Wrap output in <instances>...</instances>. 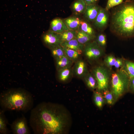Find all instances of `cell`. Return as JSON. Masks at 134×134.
I'll return each mask as SVG.
<instances>
[{
	"label": "cell",
	"instance_id": "cell-1",
	"mask_svg": "<svg viewBox=\"0 0 134 134\" xmlns=\"http://www.w3.org/2000/svg\"><path fill=\"white\" fill-rule=\"evenodd\" d=\"M30 123L35 134H66L69 133L72 119L63 105L43 102L32 110Z\"/></svg>",
	"mask_w": 134,
	"mask_h": 134
},
{
	"label": "cell",
	"instance_id": "cell-2",
	"mask_svg": "<svg viewBox=\"0 0 134 134\" xmlns=\"http://www.w3.org/2000/svg\"><path fill=\"white\" fill-rule=\"evenodd\" d=\"M111 31L123 38L134 37V1L126 0L118 5L112 13Z\"/></svg>",
	"mask_w": 134,
	"mask_h": 134
},
{
	"label": "cell",
	"instance_id": "cell-3",
	"mask_svg": "<svg viewBox=\"0 0 134 134\" xmlns=\"http://www.w3.org/2000/svg\"><path fill=\"white\" fill-rule=\"evenodd\" d=\"M33 98L27 91L21 88L9 89L1 93L0 104L5 110L26 112L32 108Z\"/></svg>",
	"mask_w": 134,
	"mask_h": 134
},
{
	"label": "cell",
	"instance_id": "cell-4",
	"mask_svg": "<svg viewBox=\"0 0 134 134\" xmlns=\"http://www.w3.org/2000/svg\"><path fill=\"white\" fill-rule=\"evenodd\" d=\"M111 79L112 92L117 98L129 88L130 79L121 68L112 73Z\"/></svg>",
	"mask_w": 134,
	"mask_h": 134
},
{
	"label": "cell",
	"instance_id": "cell-5",
	"mask_svg": "<svg viewBox=\"0 0 134 134\" xmlns=\"http://www.w3.org/2000/svg\"><path fill=\"white\" fill-rule=\"evenodd\" d=\"M111 70L104 64L95 66L92 69V72L97 82L98 91L103 92L108 89L112 74Z\"/></svg>",
	"mask_w": 134,
	"mask_h": 134
},
{
	"label": "cell",
	"instance_id": "cell-6",
	"mask_svg": "<svg viewBox=\"0 0 134 134\" xmlns=\"http://www.w3.org/2000/svg\"><path fill=\"white\" fill-rule=\"evenodd\" d=\"M104 53V49L98 45L96 41H92L84 45L83 53L89 62L98 60L103 56Z\"/></svg>",
	"mask_w": 134,
	"mask_h": 134
},
{
	"label": "cell",
	"instance_id": "cell-7",
	"mask_svg": "<svg viewBox=\"0 0 134 134\" xmlns=\"http://www.w3.org/2000/svg\"><path fill=\"white\" fill-rule=\"evenodd\" d=\"M42 39L45 45L50 49L61 45L62 43L60 34L50 30L43 34Z\"/></svg>",
	"mask_w": 134,
	"mask_h": 134
},
{
	"label": "cell",
	"instance_id": "cell-8",
	"mask_svg": "<svg viewBox=\"0 0 134 134\" xmlns=\"http://www.w3.org/2000/svg\"><path fill=\"white\" fill-rule=\"evenodd\" d=\"M11 128L13 134H29L30 133L27 120L24 116L18 118L13 121L11 125Z\"/></svg>",
	"mask_w": 134,
	"mask_h": 134
},
{
	"label": "cell",
	"instance_id": "cell-9",
	"mask_svg": "<svg viewBox=\"0 0 134 134\" xmlns=\"http://www.w3.org/2000/svg\"><path fill=\"white\" fill-rule=\"evenodd\" d=\"M109 15L108 11L100 7L97 16L94 22V25L98 29L103 30L108 25Z\"/></svg>",
	"mask_w": 134,
	"mask_h": 134
},
{
	"label": "cell",
	"instance_id": "cell-10",
	"mask_svg": "<svg viewBox=\"0 0 134 134\" xmlns=\"http://www.w3.org/2000/svg\"><path fill=\"white\" fill-rule=\"evenodd\" d=\"M72 70L74 75L80 78L83 79L88 72L86 62L82 59L75 62Z\"/></svg>",
	"mask_w": 134,
	"mask_h": 134
},
{
	"label": "cell",
	"instance_id": "cell-11",
	"mask_svg": "<svg viewBox=\"0 0 134 134\" xmlns=\"http://www.w3.org/2000/svg\"><path fill=\"white\" fill-rule=\"evenodd\" d=\"M50 28V30L60 34L69 30L64 20L59 18L54 19L51 21Z\"/></svg>",
	"mask_w": 134,
	"mask_h": 134
},
{
	"label": "cell",
	"instance_id": "cell-12",
	"mask_svg": "<svg viewBox=\"0 0 134 134\" xmlns=\"http://www.w3.org/2000/svg\"><path fill=\"white\" fill-rule=\"evenodd\" d=\"M61 45L76 51L80 55L83 53L84 46V45L79 43L76 37L69 41L62 43Z\"/></svg>",
	"mask_w": 134,
	"mask_h": 134
},
{
	"label": "cell",
	"instance_id": "cell-13",
	"mask_svg": "<svg viewBox=\"0 0 134 134\" xmlns=\"http://www.w3.org/2000/svg\"><path fill=\"white\" fill-rule=\"evenodd\" d=\"M100 7L96 4L87 5L84 13L86 19L90 22H94L98 14Z\"/></svg>",
	"mask_w": 134,
	"mask_h": 134
},
{
	"label": "cell",
	"instance_id": "cell-14",
	"mask_svg": "<svg viewBox=\"0 0 134 134\" xmlns=\"http://www.w3.org/2000/svg\"><path fill=\"white\" fill-rule=\"evenodd\" d=\"M71 67H67L57 70V77L60 81L65 82L70 79L73 74L72 69Z\"/></svg>",
	"mask_w": 134,
	"mask_h": 134
},
{
	"label": "cell",
	"instance_id": "cell-15",
	"mask_svg": "<svg viewBox=\"0 0 134 134\" xmlns=\"http://www.w3.org/2000/svg\"><path fill=\"white\" fill-rule=\"evenodd\" d=\"M83 79L87 86L91 90L97 89L98 84L96 79L92 72H88Z\"/></svg>",
	"mask_w": 134,
	"mask_h": 134
},
{
	"label": "cell",
	"instance_id": "cell-16",
	"mask_svg": "<svg viewBox=\"0 0 134 134\" xmlns=\"http://www.w3.org/2000/svg\"><path fill=\"white\" fill-rule=\"evenodd\" d=\"M87 6L84 0H76L73 3L71 8L75 14L79 15L84 13Z\"/></svg>",
	"mask_w": 134,
	"mask_h": 134
},
{
	"label": "cell",
	"instance_id": "cell-17",
	"mask_svg": "<svg viewBox=\"0 0 134 134\" xmlns=\"http://www.w3.org/2000/svg\"><path fill=\"white\" fill-rule=\"evenodd\" d=\"M55 60L57 70L67 67H71L74 62L66 55Z\"/></svg>",
	"mask_w": 134,
	"mask_h": 134
},
{
	"label": "cell",
	"instance_id": "cell-18",
	"mask_svg": "<svg viewBox=\"0 0 134 134\" xmlns=\"http://www.w3.org/2000/svg\"><path fill=\"white\" fill-rule=\"evenodd\" d=\"M64 21L69 30L76 31L79 27L81 20L78 17H71Z\"/></svg>",
	"mask_w": 134,
	"mask_h": 134
},
{
	"label": "cell",
	"instance_id": "cell-19",
	"mask_svg": "<svg viewBox=\"0 0 134 134\" xmlns=\"http://www.w3.org/2000/svg\"><path fill=\"white\" fill-rule=\"evenodd\" d=\"M95 37L81 31L77 32L76 36L79 42L84 45L92 41Z\"/></svg>",
	"mask_w": 134,
	"mask_h": 134
},
{
	"label": "cell",
	"instance_id": "cell-20",
	"mask_svg": "<svg viewBox=\"0 0 134 134\" xmlns=\"http://www.w3.org/2000/svg\"><path fill=\"white\" fill-rule=\"evenodd\" d=\"M122 69L126 73L130 79L134 77V62L124 59V65Z\"/></svg>",
	"mask_w": 134,
	"mask_h": 134
},
{
	"label": "cell",
	"instance_id": "cell-21",
	"mask_svg": "<svg viewBox=\"0 0 134 134\" xmlns=\"http://www.w3.org/2000/svg\"><path fill=\"white\" fill-rule=\"evenodd\" d=\"M5 111L3 109L0 111V134H6L9 133L7 128L8 121L4 114Z\"/></svg>",
	"mask_w": 134,
	"mask_h": 134
},
{
	"label": "cell",
	"instance_id": "cell-22",
	"mask_svg": "<svg viewBox=\"0 0 134 134\" xmlns=\"http://www.w3.org/2000/svg\"><path fill=\"white\" fill-rule=\"evenodd\" d=\"M77 32L75 30H69L60 34L62 43L69 41L76 37Z\"/></svg>",
	"mask_w": 134,
	"mask_h": 134
},
{
	"label": "cell",
	"instance_id": "cell-23",
	"mask_svg": "<svg viewBox=\"0 0 134 134\" xmlns=\"http://www.w3.org/2000/svg\"><path fill=\"white\" fill-rule=\"evenodd\" d=\"M65 55L73 62H76L81 55L78 52L73 50L69 48L63 47Z\"/></svg>",
	"mask_w": 134,
	"mask_h": 134
},
{
	"label": "cell",
	"instance_id": "cell-24",
	"mask_svg": "<svg viewBox=\"0 0 134 134\" xmlns=\"http://www.w3.org/2000/svg\"><path fill=\"white\" fill-rule=\"evenodd\" d=\"M79 27L81 31L91 36L95 37V33L94 29L87 22L81 20Z\"/></svg>",
	"mask_w": 134,
	"mask_h": 134
},
{
	"label": "cell",
	"instance_id": "cell-25",
	"mask_svg": "<svg viewBox=\"0 0 134 134\" xmlns=\"http://www.w3.org/2000/svg\"><path fill=\"white\" fill-rule=\"evenodd\" d=\"M93 99L96 106L99 108H101L104 103V99L103 96L100 92L97 90L94 92Z\"/></svg>",
	"mask_w": 134,
	"mask_h": 134
},
{
	"label": "cell",
	"instance_id": "cell-26",
	"mask_svg": "<svg viewBox=\"0 0 134 134\" xmlns=\"http://www.w3.org/2000/svg\"><path fill=\"white\" fill-rule=\"evenodd\" d=\"M50 49L52 55L55 60L66 55L63 47L61 45L56 46Z\"/></svg>",
	"mask_w": 134,
	"mask_h": 134
},
{
	"label": "cell",
	"instance_id": "cell-27",
	"mask_svg": "<svg viewBox=\"0 0 134 134\" xmlns=\"http://www.w3.org/2000/svg\"><path fill=\"white\" fill-rule=\"evenodd\" d=\"M116 58L114 55L112 54L106 56L104 60V64L109 69L111 68L114 66Z\"/></svg>",
	"mask_w": 134,
	"mask_h": 134
},
{
	"label": "cell",
	"instance_id": "cell-28",
	"mask_svg": "<svg viewBox=\"0 0 134 134\" xmlns=\"http://www.w3.org/2000/svg\"><path fill=\"white\" fill-rule=\"evenodd\" d=\"M98 45L104 49L106 45V39L105 35L103 33H100L97 37L96 40Z\"/></svg>",
	"mask_w": 134,
	"mask_h": 134
},
{
	"label": "cell",
	"instance_id": "cell-29",
	"mask_svg": "<svg viewBox=\"0 0 134 134\" xmlns=\"http://www.w3.org/2000/svg\"><path fill=\"white\" fill-rule=\"evenodd\" d=\"M123 1V0H108L105 8L108 11L112 8L121 4Z\"/></svg>",
	"mask_w": 134,
	"mask_h": 134
},
{
	"label": "cell",
	"instance_id": "cell-30",
	"mask_svg": "<svg viewBox=\"0 0 134 134\" xmlns=\"http://www.w3.org/2000/svg\"><path fill=\"white\" fill-rule=\"evenodd\" d=\"M113 93L108 89L103 91V97L109 104H112L113 101Z\"/></svg>",
	"mask_w": 134,
	"mask_h": 134
},
{
	"label": "cell",
	"instance_id": "cell-31",
	"mask_svg": "<svg viewBox=\"0 0 134 134\" xmlns=\"http://www.w3.org/2000/svg\"><path fill=\"white\" fill-rule=\"evenodd\" d=\"M124 59L118 58L116 59L114 65L115 68L117 69L122 68L123 66Z\"/></svg>",
	"mask_w": 134,
	"mask_h": 134
},
{
	"label": "cell",
	"instance_id": "cell-32",
	"mask_svg": "<svg viewBox=\"0 0 134 134\" xmlns=\"http://www.w3.org/2000/svg\"><path fill=\"white\" fill-rule=\"evenodd\" d=\"M87 5L96 4L98 0H84Z\"/></svg>",
	"mask_w": 134,
	"mask_h": 134
},
{
	"label": "cell",
	"instance_id": "cell-33",
	"mask_svg": "<svg viewBox=\"0 0 134 134\" xmlns=\"http://www.w3.org/2000/svg\"><path fill=\"white\" fill-rule=\"evenodd\" d=\"M134 91V77L130 79L129 88Z\"/></svg>",
	"mask_w": 134,
	"mask_h": 134
},
{
	"label": "cell",
	"instance_id": "cell-34",
	"mask_svg": "<svg viewBox=\"0 0 134 134\" xmlns=\"http://www.w3.org/2000/svg\"></svg>",
	"mask_w": 134,
	"mask_h": 134
}]
</instances>
